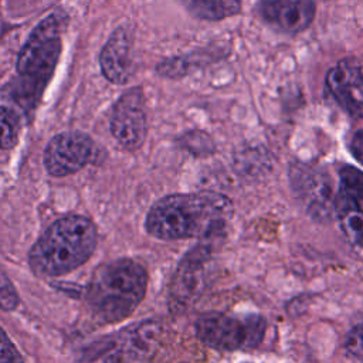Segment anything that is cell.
<instances>
[{
  "label": "cell",
  "instance_id": "2",
  "mask_svg": "<svg viewBox=\"0 0 363 363\" xmlns=\"http://www.w3.org/2000/svg\"><path fill=\"white\" fill-rule=\"evenodd\" d=\"M64 18L60 11L43 18L31 31L17 57V81L11 98L33 115L58 64L62 50Z\"/></svg>",
  "mask_w": 363,
  "mask_h": 363
},
{
  "label": "cell",
  "instance_id": "15",
  "mask_svg": "<svg viewBox=\"0 0 363 363\" xmlns=\"http://www.w3.org/2000/svg\"><path fill=\"white\" fill-rule=\"evenodd\" d=\"M191 16L217 21L240 13L242 0H177Z\"/></svg>",
  "mask_w": 363,
  "mask_h": 363
},
{
  "label": "cell",
  "instance_id": "19",
  "mask_svg": "<svg viewBox=\"0 0 363 363\" xmlns=\"http://www.w3.org/2000/svg\"><path fill=\"white\" fill-rule=\"evenodd\" d=\"M345 349L350 354H360L363 352V323L354 326L346 336Z\"/></svg>",
  "mask_w": 363,
  "mask_h": 363
},
{
  "label": "cell",
  "instance_id": "11",
  "mask_svg": "<svg viewBox=\"0 0 363 363\" xmlns=\"http://www.w3.org/2000/svg\"><path fill=\"white\" fill-rule=\"evenodd\" d=\"M208 258V247L200 245L189 251L179 262L169 292V305L172 311H183L199 295L204 279V267Z\"/></svg>",
  "mask_w": 363,
  "mask_h": 363
},
{
  "label": "cell",
  "instance_id": "10",
  "mask_svg": "<svg viewBox=\"0 0 363 363\" xmlns=\"http://www.w3.org/2000/svg\"><path fill=\"white\" fill-rule=\"evenodd\" d=\"M111 132L115 140L129 152L138 150L147 133L146 104L142 88L136 86L119 96L111 115Z\"/></svg>",
  "mask_w": 363,
  "mask_h": 363
},
{
  "label": "cell",
  "instance_id": "7",
  "mask_svg": "<svg viewBox=\"0 0 363 363\" xmlns=\"http://www.w3.org/2000/svg\"><path fill=\"white\" fill-rule=\"evenodd\" d=\"M295 199L315 220L326 221L335 216V196L330 176L319 166L296 163L289 172Z\"/></svg>",
  "mask_w": 363,
  "mask_h": 363
},
{
  "label": "cell",
  "instance_id": "13",
  "mask_svg": "<svg viewBox=\"0 0 363 363\" xmlns=\"http://www.w3.org/2000/svg\"><path fill=\"white\" fill-rule=\"evenodd\" d=\"M257 13L274 28L296 34L311 26L316 7L313 0H262L257 6Z\"/></svg>",
  "mask_w": 363,
  "mask_h": 363
},
{
  "label": "cell",
  "instance_id": "5",
  "mask_svg": "<svg viewBox=\"0 0 363 363\" xmlns=\"http://www.w3.org/2000/svg\"><path fill=\"white\" fill-rule=\"evenodd\" d=\"M160 335L159 322H138L95 342L84 359L86 363H143L155 353Z\"/></svg>",
  "mask_w": 363,
  "mask_h": 363
},
{
  "label": "cell",
  "instance_id": "17",
  "mask_svg": "<svg viewBox=\"0 0 363 363\" xmlns=\"http://www.w3.org/2000/svg\"><path fill=\"white\" fill-rule=\"evenodd\" d=\"M20 303V296L7 277V274L0 267V309L6 312L14 311Z\"/></svg>",
  "mask_w": 363,
  "mask_h": 363
},
{
  "label": "cell",
  "instance_id": "3",
  "mask_svg": "<svg viewBox=\"0 0 363 363\" xmlns=\"http://www.w3.org/2000/svg\"><path fill=\"white\" fill-rule=\"evenodd\" d=\"M96 242L95 224L84 216L68 214L55 220L38 237L28 252V265L37 277H61L85 264Z\"/></svg>",
  "mask_w": 363,
  "mask_h": 363
},
{
  "label": "cell",
  "instance_id": "18",
  "mask_svg": "<svg viewBox=\"0 0 363 363\" xmlns=\"http://www.w3.org/2000/svg\"><path fill=\"white\" fill-rule=\"evenodd\" d=\"M0 363H24L16 345L0 326Z\"/></svg>",
  "mask_w": 363,
  "mask_h": 363
},
{
  "label": "cell",
  "instance_id": "20",
  "mask_svg": "<svg viewBox=\"0 0 363 363\" xmlns=\"http://www.w3.org/2000/svg\"><path fill=\"white\" fill-rule=\"evenodd\" d=\"M349 149H350V153L353 155V157L360 164H363V129L353 133L350 143H349Z\"/></svg>",
  "mask_w": 363,
  "mask_h": 363
},
{
  "label": "cell",
  "instance_id": "16",
  "mask_svg": "<svg viewBox=\"0 0 363 363\" xmlns=\"http://www.w3.org/2000/svg\"><path fill=\"white\" fill-rule=\"evenodd\" d=\"M20 122L14 111L0 105V149H11L18 142Z\"/></svg>",
  "mask_w": 363,
  "mask_h": 363
},
{
  "label": "cell",
  "instance_id": "9",
  "mask_svg": "<svg viewBox=\"0 0 363 363\" xmlns=\"http://www.w3.org/2000/svg\"><path fill=\"white\" fill-rule=\"evenodd\" d=\"M335 216L346 240L363 247V172L354 166L345 164L339 169Z\"/></svg>",
  "mask_w": 363,
  "mask_h": 363
},
{
  "label": "cell",
  "instance_id": "14",
  "mask_svg": "<svg viewBox=\"0 0 363 363\" xmlns=\"http://www.w3.org/2000/svg\"><path fill=\"white\" fill-rule=\"evenodd\" d=\"M99 65L104 77L112 84L123 85L130 79L133 74L130 37L125 28L119 27L111 34L99 54Z\"/></svg>",
  "mask_w": 363,
  "mask_h": 363
},
{
  "label": "cell",
  "instance_id": "1",
  "mask_svg": "<svg viewBox=\"0 0 363 363\" xmlns=\"http://www.w3.org/2000/svg\"><path fill=\"white\" fill-rule=\"evenodd\" d=\"M231 213L228 197L216 191L170 194L150 207L145 228L163 241L193 237L210 240L223 233Z\"/></svg>",
  "mask_w": 363,
  "mask_h": 363
},
{
  "label": "cell",
  "instance_id": "6",
  "mask_svg": "<svg viewBox=\"0 0 363 363\" xmlns=\"http://www.w3.org/2000/svg\"><path fill=\"white\" fill-rule=\"evenodd\" d=\"M267 322L261 315L231 316L221 312H208L196 320V333L206 346L231 352L251 349L261 343Z\"/></svg>",
  "mask_w": 363,
  "mask_h": 363
},
{
  "label": "cell",
  "instance_id": "12",
  "mask_svg": "<svg viewBox=\"0 0 363 363\" xmlns=\"http://www.w3.org/2000/svg\"><path fill=\"white\" fill-rule=\"evenodd\" d=\"M326 89L353 119H363V74L350 60L340 61L326 75Z\"/></svg>",
  "mask_w": 363,
  "mask_h": 363
},
{
  "label": "cell",
  "instance_id": "8",
  "mask_svg": "<svg viewBox=\"0 0 363 363\" xmlns=\"http://www.w3.org/2000/svg\"><path fill=\"white\" fill-rule=\"evenodd\" d=\"M99 150L95 142L82 132L71 130L55 135L44 150V167L54 177H65L95 163Z\"/></svg>",
  "mask_w": 363,
  "mask_h": 363
},
{
  "label": "cell",
  "instance_id": "4",
  "mask_svg": "<svg viewBox=\"0 0 363 363\" xmlns=\"http://www.w3.org/2000/svg\"><path fill=\"white\" fill-rule=\"evenodd\" d=\"M147 289L146 268L132 258L102 264L85 289V303L92 318L102 323H118L140 305Z\"/></svg>",
  "mask_w": 363,
  "mask_h": 363
}]
</instances>
